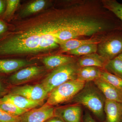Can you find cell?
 I'll return each mask as SVG.
<instances>
[{
	"instance_id": "obj_9",
	"label": "cell",
	"mask_w": 122,
	"mask_h": 122,
	"mask_svg": "<svg viewBox=\"0 0 122 122\" xmlns=\"http://www.w3.org/2000/svg\"><path fill=\"white\" fill-rule=\"evenodd\" d=\"M34 61L11 58H0V75L8 76L20 69L32 66Z\"/></svg>"
},
{
	"instance_id": "obj_31",
	"label": "cell",
	"mask_w": 122,
	"mask_h": 122,
	"mask_svg": "<svg viewBox=\"0 0 122 122\" xmlns=\"http://www.w3.org/2000/svg\"><path fill=\"white\" fill-rule=\"evenodd\" d=\"M116 58L118 59H120V60L122 61V53L121 54L119 55L117 57H116Z\"/></svg>"
},
{
	"instance_id": "obj_8",
	"label": "cell",
	"mask_w": 122,
	"mask_h": 122,
	"mask_svg": "<svg viewBox=\"0 0 122 122\" xmlns=\"http://www.w3.org/2000/svg\"><path fill=\"white\" fill-rule=\"evenodd\" d=\"M54 107L46 103L19 116L18 122H44L55 116Z\"/></svg>"
},
{
	"instance_id": "obj_25",
	"label": "cell",
	"mask_w": 122,
	"mask_h": 122,
	"mask_svg": "<svg viewBox=\"0 0 122 122\" xmlns=\"http://www.w3.org/2000/svg\"><path fill=\"white\" fill-rule=\"evenodd\" d=\"M11 87L7 82L6 76L0 75V99L8 94Z\"/></svg>"
},
{
	"instance_id": "obj_22",
	"label": "cell",
	"mask_w": 122,
	"mask_h": 122,
	"mask_svg": "<svg viewBox=\"0 0 122 122\" xmlns=\"http://www.w3.org/2000/svg\"><path fill=\"white\" fill-rule=\"evenodd\" d=\"M46 1L37 0L30 3L24 9L22 13L23 16H27L41 11L45 7Z\"/></svg>"
},
{
	"instance_id": "obj_17",
	"label": "cell",
	"mask_w": 122,
	"mask_h": 122,
	"mask_svg": "<svg viewBox=\"0 0 122 122\" xmlns=\"http://www.w3.org/2000/svg\"><path fill=\"white\" fill-rule=\"evenodd\" d=\"M99 42L98 39L94 38L86 39H72L64 42L60 45V47L62 52H68L85 44L92 43L98 44Z\"/></svg>"
},
{
	"instance_id": "obj_30",
	"label": "cell",
	"mask_w": 122,
	"mask_h": 122,
	"mask_svg": "<svg viewBox=\"0 0 122 122\" xmlns=\"http://www.w3.org/2000/svg\"><path fill=\"white\" fill-rule=\"evenodd\" d=\"M44 122H64L63 120L61 119L60 118L55 116L52 117L46 120Z\"/></svg>"
},
{
	"instance_id": "obj_5",
	"label": "cell",
	"mask_w": 122,
	"mask_h": 122,
	"mask_svg": "<svg viewBox=\"0 0 122 122\" xmlns=\"http://www.w3.org/2000/svg\"><path fill=\"white\" fill-rule=\"evenodd\" d=\"M98 45V54L107 61L122 53V30L111 32L104 41Z\"/></svg>"
},
{
	"instance_id": "obj_2",
	"label": "cell",
	"mask_w": 122,
	"mask_h": 122,
	"mask_svg": "<svg viewBox=\"0 0 122 122\" xmlns=\"http://www.w3.org/2000/svg\"><path fill=\"white\" fill-rule=\"evenodd\" d=\"M106 100L94 83L89 82L85 83L82 89L72 99L71 102L86 107L99 120H102L105 118Z\"/></svg>"
},
{
	"instance_id": "obj_7",
	"label": "cell",
	"mask_w": 122,
	"mask_h": 122,
	"mask_svg": "<svg viewBox=\"0 0 122 122\" xmlns=\"http://www.w3.org/2000/svg\"><path fill=\"white\" fill-rule=\"evenodd\" d=\"M8 94L18 95L34 101H44L48 93L41 83L12 86Z\"/></svg>"
},
{
	"instance_id": "obj_19",
	"label": "cell",
	"mask_w": 122,
	"mask_h": 122,
	"mask_svg": "<svg viewBox=\"0 0 122 122\" xmlns=\"http://www.w3.org/2000/svg\"><path fill=\"white\" fill-rule=\"evenodd\" d=\"M104 69L122 78V61L120 59L116 58L108 61L106 63Z\"/></svg>"
},
{
	"instance_id": "obj_27",
	"label": "cell",
	"mask_w": 122,
	"mask_h": 122,
	"mask_svg": "<svg viewBox=\"0 0 122 122\" xmlns=\"http://www.w3.org/2000/svg\"><path fill=\"white\" fill-rule=\"evenodd\" d=\"M19 117H15L0 110V122H18Z\"/></svg>"
},
{
	"instance_id": "obj_16",
	"label": "cell",
	"mask_w": 122,
	"mask_h": 122,
	"mask_svg": "<svg viewBox=\"0 0 122 122\" xmlns=\"http://www.w3.org/2000/svg\"><path fill=\"white\" fill-rule=\"evenodd\" d=\"M72 57L61 55H53L43 58L42 62L48 70H53L61 66L74 62Z\"/></svg>"
},
{
	"instance_id": "obj_15",
	"label": "cell",
	"mask_w": 122,
	"mask_h": 122,
	"mask_svg": "<svg viewBox=\"0 0 122 122\" xmlns=\"http://www.w3.org/2000/svg\"><path fill=\"white\" fill-rule=\"evenodd\" d=\"M102 71L97 67H80L77 73V80L85 82L94 81L100 78Z\"/></svg>"
},
{
	"instance_id": "obj_1",
	"label": "cell",
	"mask_w": 122,
	"mask_h": 122,
	"mask_svg": "<svg viewBox=\"0 0 122 122\" xmlns=\"http://www.w3.org/2000/svg\"><path fill=\"white\" fill-rule=\"evenodd\" d=\"M62 11L50 10L25 21L0 39V58L46 53L60 47Z\"/></svg>"
},
{
	"instance_id": "obj_24",
	"label": "cell",
	"mask_w": 122,
	"mask_h": 122,
	"mask_svg": "<svg viewBox=\"0 0 122 122\" xmlns=\"http://www.w3.org/2000/svg\"><path fill=\"white\" fill-rule=\"evenodd\" d=\"M7 5L2 19L9 21L17 8L20 3L19 0H7Z\"/></svg>"
},
{
	"instance_id": "obj_29",
	"label": "cell",
	"mask_w": 122,
	"mask_h": 122,
	"mask_svg": "<svg viewBox=\"0 0 122 122\" xmlns=\"http://www.w3.org/2000/svg\"><path fill=\"white\" fill-rule=\"evenodd\" d=\"M83 122H97L88 112H86L83 118Z\"/></svg>"
},
{
	"instance_id": "obj_13",
	"label": "cell",
	"mask_w": 122,
	"mask_h": 122,
	"mask_svg": "<svg viewBox=\"0 0 122 122\" xmlns=\"http://www.w3.org/2000/svg\"><path fill=\"white\" fill-rule=\"evenodd\" d=\"M104 112L106 115L105 122H122L121 103L106 100Z\"/></svg>"
},
{
	"instance_id": "obj_4",
	"label": "cell",
	"mask_w": 122,
	"mask_h": 122,
	"mask_svg": "<svg viewBox=\"0 0 122 122\" xmlns=\"http://www.w3.org/2000/svg\"><path fill=\"white\" fill-rule=\"evenodd\" d=\"M85 83L75 79L61 84L49 94L46 103L54 107L70 101L82 89Z\"/></svg>"
},
{
	"instance_id": "obj_3",
	"label": "cell",
	"mask_w": 122,
	"mask_h": 122,
	"mask_svg": "<svg viewBox=\"0 0 122 122\" xmlns=\"http://www.w3.org/2000/svg\"><path fill=\"white\" fill-rule=\"evenodd\" d=\"M79 67L74 62L61 66L54 69L42 79L41 83L48 94L61 84L77 79Z\"/></svg>"
},
{
	"instance_id": "obj_10",
	"label": "cell",
	"mask_w": 122,
	"mask_h": 122,
	"mask_svg": "<svg viewBox=\"0 0 122 122\" xmlns=\"http://www.w3.org/2000/svg\"><path fill=\"white\" fill-rule=\"evenodd\" d=\"M81 106L78 104L55 108V114L64 122H83Z\"/></svg>"
},
{
	"instance_id": "obj_20",
	"label": "cell",
	"mask_w": 122,
	"mask_h": 122,
	"mask_svg": "<svg viewBox=\"0 0 122 122\" xmlns=\"http://www.w3.org/2000/svg\"><path fill=\"white\" fill-rule=\"evenodd\" d=\"M0 110L15 117H19L29 111L5 102H0Z\"/></svg>"
},
{
	"instance_id": "obj_23",
	"label": "cell",
	"mask_w": 122,
	"mask_h": 122,
	"mask_svg": "<svg viewBox=\"0 0 122 122\" xmlns=\"http://www.w3.org/2000/svg\"><path fill=\"white\" fill-rule=\"evenodd\" d=\"M104 4L105 7L122 22V3L115 0H107L104 1Z\"/></svg>"
},
{
	"instance_id": "obj_26",
	"label": "cell",
	"mask_w": 122,
	"mask_h": 122,
	"mask_svg": "<svg viewBox=\"0 0 122 122\" xmlns=\"http://www.w3.org/2000/svg\"><path fill=\"white\" fill-rule=\"evenodd\" d=\"M13 29L12 26L5 22L3 19L0 18V39L8 35Z\"/></svg>"
},
{
	"instance_id": "obj_12",
	"label": "cell",
	"mask_w": 122,
	"mask_h": 122,
	"mask_svg": "<svg viewBox=\"0 0 122 122\" xmlns=\"http://www.w3.org/2000/svg\"><path fill=\"white\" fill-rule=\"evenodd\" d=\"M95 85L102 92L106 100L122 103V92L100 78L93 81Z\"/></svg>"
},
{
	"instance_id": "obj_6",
	"label": "cell",
	"mask_w": 122,
	"mask_h": 122,
	"mask_svg": "<svg viewBox=\"0 0 122 122\" xmlns=\"http://www.w3.org/2000/svg\"><path fill=\"white\" fill-rule=\"evenodd\" d=\"M43 66L32 65L6 76L8 83L12 86H20L38 78L45 72Z\"/></svg>"
},
{
	"instance_id": "obj_18",
	"label": "cell",
	"mask_w": 122,
	"mask_h": 122,
	"mask_svg": "<svg viewBox=\"0 0 122 122\" xmlns=\"http://www.w3.org/2000/svg\"><path fill=\"white\" fill-rule=\"evenodd\" d=\"M98 44L92 43L85 44L77 49L70 51L68 52L70 54L77 56H83L95 53L97 51Z\"/></svg>"
},
{
	"instance_id": "obj_32",
	"label": "cell",
	"mask_w": 122,
	"mask_h": 122,
	"mask_svg": "<svg viewBox=\"0 0 122 122\" xmlns=\"http://www.w3.org/2000/svg\"><path fill=\"white\" fill-rule=\"evenodd\" d=\"M121 104H122V103H121Z\"/></svg>"
},
{
	"instance_id": "obj_14",
	"label": "cell",
	"mask_w": 122,
	"mask_h": 122,
	"mask_svg": "<svg viewBox=\"0 0 122 122\" xmlns=\"http://www.w3.org/2000/svg\"><path fill=\"white\" fill-rule=\"evenodd\" d=\"M107 61L98 54L95 53L82 56L78 59L77 63L79 68L92 66L104 69Z\"/></svg>"
},
{
	"instance_id": "obj_28",
	"label": "cell",
	"mask_w": 122,
	"mask_h": 122,
	"mask_svg": "<svg viewBox=\"0 0 122 122\" xmlns=\"http://www.w3.org/2000/svg\"><path fill=\"white\" fill-rule=\"evenodd\" d=\"M6 0H0V17L2 18L6 8Z\"/></svg>"
},
{
	"instance_id": "obj_11",
	"label": "cell",
	"mask_w": 122,
	"mask_h": 122,
	"mask_svg": "<svg viewBox=\"0 0 122 122\" xmlns=\"http://www.w3.org/2000/svg\"><path fill=\"white\" fill-rule=\"evenodd\" d=\"M44 101H34L18 95L8 94L0 99V102L12 103L21 109L30 110L41 106Z\"/></svg>"
},
{
	"instance_id": "obj_21",
	"label": "cell",
	"mask_w": 122,
	"mask_h": 122,
	"mask_svg": "<svg viewBox=\"0 0 122 122\" xmlns=\"http://www.w3.org/2000/svg\"><path fill=\"white\" fill-rule=\"evenodd\" d=\"M122 92V78L106 71H102L100 77Z\"/></svg>"
}]
</instances>
